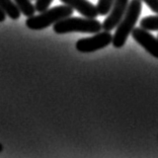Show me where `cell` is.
Instances as JSON below:
<instances>
[{
    "label": "cell",
    "instance_id": "cell-3",
    "mask_svg": "<svg viewBox=\"0 0 158 158\" xmlns=\"http://www.w3.org/2000/svg\"><path fill=\"white\" fill-rule=\"evenodd\" d=\"M74 9L68 5H59L53 8L47 9L41 12L39 15H33L27 17L26 21V26L30 30L41 31L47 28L48 27L55 24L59 20L69 17L73 14Z\"/></svg>",
    "mask_w": 158,
    "mask_h": 158
},
{
    "label": "cell",
    "instance_id": "cell-12",
    "mask_svg": "<svg viewBox=\"0 0 158 158\" xmlns=\"http://www.w3.org/2000/svg\"><path fill=\"white\" fill-rule=\"evenodd\" d=\"M53 0H35V9L39 12H43L45 10L49 9L50 5L52 4Z\"/></svg>",
    "mask_w": 158,
    "mask_h": 158
},
{
    "label": "cell",
    "instance_id": "cell-15",
    "mask_svg": "<svg viewBox=\"0 0 158 158\" xmlns=\"http://www.w3.org/2000/svg\"><path fill=\"white\" fill-rule=\"evenodd\" d=\"M1 150H2V146L0 145V151H1Z\"/></svg>",
    "mask_w": 158,
    "mask_h": 158
},
{
    "label": "cell",
    "instance_id": "cell-10",
    "mask_svg": "<svg viewBox=\"0 0 158 158\" xmlns=\"http://www.w3.org/2000/svg\"><path fill=\"white\" fill-rule=\"evenodd\" d=\"M140 26L147 31H158V14L155 16H146L142 19Z\"/></svg>",
    "mask_w": 158,
    "mask_h": 158
},
{
    "label": "cell",
    "instance_id": "cell-4",
    "mask_svg": "<svg viewBox=\"0 0 158 158\" xmlns=\"http://www.w3.org/2000/svg\"><path fill=\"white\" fill-rule=\"evenodd\" d=\"M114 35L110 31H103L94 34L90 38L78 40L76 42V50L81 53H91L103 49L113 43Z\"/></svg>",
    "mask_w": 158,
    "mask_h": 158
},
{
    "label": "cell",
    "instance_id": "cell-1",
    "mask_svg": "<svg viewBox=\"0 0 158 158\" xmlns=\"http://www.w3.org/2000/svg\"><path fill=\"white\" fill-rule=\"evenodd\" d=\"M141 12H142L141 0H131L123 19L118 23L117 30L114 31L113 43H112L114 48H122L126 44L128 37L130 35V34L134 30L136 23H137Z\"/></svg>",
    "mask_w": 158,
    "mask_h": 158
},
{
    "label": "cell",
    "instance_id": "cell-11",
    "mask_svg": "<svg viewBox=\"0 0 158 158\" xmlns=\"http://www.w3.org/2000/svg\"><path fill=\"white\" fill-rule=\"evenodd\" d=\"M114 0H98L96 7H98L99 15L105 16L106 14H109L114 5Z\"/></svg>",
    "mask_w": 158,
    "mask_h": 158
},
{
    "label": "cell",
    "instance_id": "cell-8",
    "mask_svg": "<svg viewBox=\"0 0 158 158\" xmlns=\"http://www.w3.org/2000/svg\"><path fill=\"white\" fill-rule=\"evenodd\" d=\"M0 7L11 19L16 20L20 17L21 12L13 0H0Z\"/></svg>",
    "mask_w": 158,
    "mask_h": 158
},
{
    "label": "cell",
    "instance_id": "cell-9",
    "mask_svg": "<svg viewBox=\"0 0 158 158\" xmlns=\"http://www.w3.org/2000/svg\"><path fill=\"white\" fill-rule=\"evenodd\" d=\"M13 1L15 2L20 12L24 16L30 17L35 15V12L37 11V9H35V6L31 2V0H13Z\"/></svg>",
    "mask_w": 158,
    "mask_h": 158
},
{
    "label": "cell",
    "instance_id": "cell-6",
    "mask_svg": "<svg viewBox=\"0 0 158 158\" xmlns=\"http://www.w3.org/2000/svg\"><path fill=\"white\" fill-rule=\"evenodd\" d=\"M129 3H130V0H114L109 15L102 23L103 31H110L118 26L127 11Z\"/></svg>",
    "mask_w": 158,
    "mask_h": 158
},
{
    "label": "cell",
    "instance_id": "cell-14",
    "mask_svg": "<svg viewBox=\"0 0 158 158\" xmlns=\"http://www.w3.org/2000/svg\"><path fill=\"white\" fill-rule=\"evenodd\" d=\"M6 19V13L3 11L2 8L0 7V23H3Z\"/></svg>",
    "mask_w": 158,
    "mask_h": 158
},
{
    "label": "cell",
    "instance_id": "cell-13",
    "mask_svg": "<svg viewBox=\"0 0 158 158\" xmlns=\"http://www.w3.org/2000/svg\"><path fill=\"white\" fill-rule=\"evenodd\" d=\"M141 1L146 3V5L148 6L153 12L158 14V0H141Z\"/></svg>",
    "mask_w": 158,
    "mask_h": 158
},
{
    "label": "cell",
    "instance_id": "cell-2",
    "mask_svg": "<svg viewBox=\"0 0 158 158\" xmlns=\"http://www.w3.org/2000/svg\"><path fill=\"white\" fill-rule=\"evenodd\" d=\"M102 30V23L95 19L88 17H66L53 26L56 34L64 35L69 33L98 34Z\"/></svg>",
    "mask_w": 158,
    "mask_h": 158
},
{
    "label": "cell",
    "instance_id": "cell-5",
    "mask_svg": "<svg viewBox=\"0 0 158 158\" xmlns=\"http://www.w3.org/2000/svg\"><path fill=\"white\" fill-rule=\"evenodd\" d=\"M132 38L143 47L150 55L158 59V38L156 39L149 31L143 27H134L131 33Z\"/></svg>",
    "mask_w": 158,
    "mask_h": 158
},
{
    "label": "cell",
    "instance_id": "cell-7",
    "mask_svg": "<svg viewBox=\"0 0 158 158\" xmlns=\"http://www.w3.org/2000/svg\"><path fill=\"white\" fill-rule=\"evenodd\" d=\"M64 4L70 6L71 8L76 10L81 15L88 19H95L98 16V7L93 5L91 2L87 0H60Z\"/></svg>",
    "mask_w": 158,
    "mask_h": 158
}]
</instances>
